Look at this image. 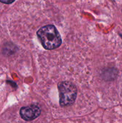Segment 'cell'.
I'll return each instance as SVG.
<instances>
[{
    "instance_id": "cell-1",
    "label": "cell",
    "mask_w": 122,
    "mask_h": 123,
    "mask_svg": "<svg viewBox=\"0 0 122 123\" xmlns=\"http://www.w3.org/2000/svg\"><path fill=\"white\" fill-rule=\"evenodd\" d=\"M37 34L43 46L47 50L56 49L62 43L61 35L54 25H45L41 28Z\"/></svg>"
},
{
    "instance_id": "cell-2",
    "label": "cell",
    "mask_w": 122,
    "mask_h": 123,
    "mask_svg": "<svg viewBox=\"0 0 122 123\" xmlns=\"http://www.w3.org/2000/svg\"><path fill=\"white\" fill-rule=\"evenodd\" d=\"M58 90L61 106H68L75 102L77 89L74 84L68 81L61 82L58 84Z\"/></svg>"
},
{
    "instance_id": "cell-3",
    "label": "cell",
    "mask_w": 122,
    "mask_h": 123,
    "mask_svg": "<svg viewBox=\"0 0 122 123\" xmlns=\"http://www.w3.org/2000/svg\"><path fill=\"white\" fill-rule=\"evenodd\" d=\"M41 114V109L38 106L31 105L23 107L20 110L22 118L27 121H32L37 118Z\"/></svg>"
},
{
    "instance_id": "cell-4",
    "label": "cell",
    "mask_w": 122,
    "mask_h": 123,
    "mask_svg": "<svg viewBox=\"0 0 122 123\" xmlns=\"http://www.w3.org/2000/svg\"><path fill=\"white\" fill-rule=\"evenodd\" d=\"M15 0H0V2H2V3H4V4H11L13 3Z\"/></svg>"
}]
</instances>
